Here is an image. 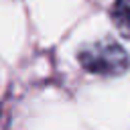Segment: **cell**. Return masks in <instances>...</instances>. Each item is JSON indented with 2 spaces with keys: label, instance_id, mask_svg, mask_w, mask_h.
Returning a JSON list of instances; mask_svg holds the SVG:
<instances>
[{
  "label": "cell",
  "instance_id": "1",
  "mask_svg": "<svg viewBox=\"0 0 130 130\" xmlns=\"http://www.w3.org/2000/svg\"><path fill=\"white\" fill-rule=\"evenodd\" d=\"M77 59L85 71L95 73V75H104V77L120 75L130 67L128 53L118 43H114L110 39L83 45L77 53Z\"/></svg>",
  "mask_w": 130,
  "mask_h": 130
},
{
  "label": "cell",
  "instance_id": "2",
  "mask_svg": "<svg viewBox=\"0 0 130 130\" xmlns=\"http://www.w3.org/2000/svg\"><path fill=\"white\" fill-rule=\"evenodd\" d=\"M110 14H112V22L118 28V32L130 39V0H116Z\"/></svg>",
  "mask_w": 130,
  "mask_h": 130
}]
</instances>
